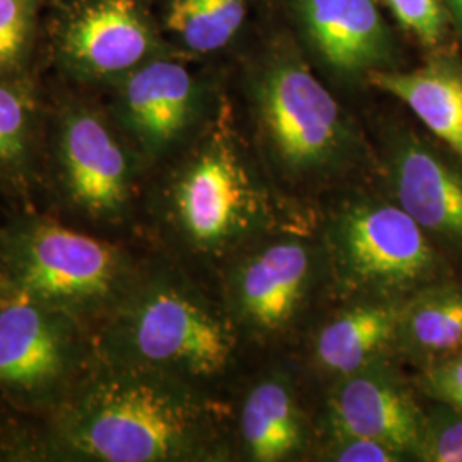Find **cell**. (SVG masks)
Here are the masks:
<instances>
[{"label": "cell", "instance_id": "cell-1", "mask_svg": "<svg viewBox=\"0 0 462 462\" xmlns=\"http://www.w3.org/2000/svg\"><path fill=\"white\" fill-rule=\"evenodd\" d=\"M51 429L53 446L70 459L166 462L219 456L213 413L187 380L108 355L70 385Z\"/></svg>", "mask_w": 462, "mask_h": 462}, {"label": "cell", "instance_id": "cell-2", "mask_svg": "<svg viewBox=\"0 0 462 462\" xmlns=\"http://www.w3.org/2000/svg\"><path fill=\"white\" fill-rule=\"evenodd\" d=\"M106 353L180 379H211L233 360L228 319L189 284L160 276L118 301Z\"/></svg>", "mask_w": 462, "mask_h": 462}, {"label": "cell", "instance_id": "cell-3", "mask_svg": "<svg viewBox=\"0 0 462 462\" xmlns=\"http://www.w3.org/2000/svg\"><path fill=\"white\" fill-rule=\"evenodd\" d=\"M328 250L343 293L404 301L442 281L435 242L396 202L355 199L328 226Z\"/></svg>", "mask_w": 462, "mask_h": 462}, {"label": "cell", "instance_id": "cell-4", "mask_svg": "<svg viewBox=\"0 0 462 462\" xmlns=\"http://www.w3.org/2000/svg\"><path fill=\"white\" fill-rule=\"evenodd\" d=\"M2 274L9 286L78 319L127 291L120 248L50 221L24 223L7 236Z\"/></svg>", "mask_w": 462, "mask_h": 462}, {"label": "cell", "instance_id": "cell-5", "mask_svg": "<svg viewBox=\"0 0 462 462\" xmlns=\"http://www.w3.org/2000/svg\"><path fill=\"white\" fill-rule=\"evenodd\" d=\"M257 114L278 165L293 179L330 175L355 146L339 103L293 59L267 67L255 89Z\"/></svg>", "mask_w": 462, "mask_h": 462}, {"label": "cell", "instance_id": "cell-6", "mask_svg": "<svg viewBox=\"0 0 462 462\" xmlns=\"http://www.w3.org/2000/svg\"><path fill=\"white\" fill-rule=\"evenodd\" d=\"M183 238L200 252H225L267 230L271 199L236 148L217 139L183 166L168 192Z\"/></svg>", "mask_w": 462, "mask_h": 462}, {"label": "cell", "instance_id": "cell-7", "mask_svg": "<svg viewBox=\"0 0 462 462\" xmlns=\"http://www.w3.org/2000/svg\"><path fill=\"white\" fill-rule=\"evenodd\" d=\"M88 358L78 317L5 282L0 295V391L28 404L60 401Z\"/></svg>", "mask_w": 462, "mask_h": 462}, {"label": "cell", "instance_id": "cell-8", "mask_svg": "<svg viewBox=\"0 0 462 462\" xmlns=\"http://www.w3.org/2000/svg\"><path fill=\"white\" fill-rule=\"evenodd\" d=\"M317 278L309 244L284 238L257 248L231 273V309L245 329L265 337L288 329Z\"/></svg>", "mask_w": 462, "mask_h": 462}, {"label": "cell", "instance_id": "cell-9", "mask_svg": "<svg viewBox=\"0 0 462 462\" xmlns=\"http://www.w3.org/2000/svg\"><path fill=\"white\" fill-rule=\"evenodd\" d=\"M332 435H360L416 456L425 413L396 374L377 360L339 377L328 402Z\"/></svg>", "mask_w": 462, "mask_h": 462}, {"label": "cell", "instance_id": "cell-10", "mask_svg": "<svg viewBox=\"0 0 462 462\" xmlns=\"http://www.w3.org/2000/svg\"><path fill=\"white\" fill-rule=\"evenodd\" d=\"M387 185L433 242L462 254V163L414 134H401L389 152Z\"/></svg>", "mask_w": 462, "mask_h": 462}, {"label": "cell", "instance_id": "cell-11", "mask_svg": "<svg viewBox=\"0 0 462 462\" xmlns=\"http://www.w3.org/2000/svg\"><path fill=\"white\" fill-rule=\"evenodd\" d=\"M60 165L70 200L93 217H116L131 199L127 154L99 116L74 110L60 129Z\"/></svg>", "mask_w": 462, "mask_h": 462}, {"label": "cell", "instance_id": "cell-12", "mask_svg": "<svg viewBox=\"0 0 462 462\" xmlns=\"http://www.w3.org/2000/svg\"><path fill=\"white\" fill-rule=\"evenodd\" d=\"M298 16L322 60L341 76H368L393 57V36L375 0H297Z\"/></svg>", "mask_w": 462, "mask_h": 462}, {"label": "cell", "instance_id": "cell-13", "mask_svg": "<svg viewBox=\"0 0 462 462\" xmlns=\"http://www.w3.org/2000/svg\"><path fill=\"white\" fill-rule=\"evenodd\" d=\"M151 47L152 36L135 0H88L62 33L67 60L93 78L131 70Z\"/></svg>", "mask_w": 462, "mask_h": 462}, {"label": "cell", "instance_id": "cell-14", "mask_svg": "<svg viewBox=\"0 0 462 462\" xmlns=\"http://www.w3.org/2000/svg\"><path fill=\"white\" fill-rule=\"evenodd\" d=\"M198 101V84L182 64L154 60L127 78L120 114L144 151L160 154L190 127Z\"/></svg>", "mask_w": 462, "mask_h": 462}, {"label": "cell", "instance_id": "cell-15", "mask_svg": "<svg viewBox=\"0 0 462 462\" xmlns=\"http://www.w3.org/2000/svg\"><path fill=\"white\" fill-rule=\"evenodd\" d=\"M368 83L401 99L462 163V62L448 53L414 70H374Z\"/></svg>", "mask_w": 462, "mask_h": 462}, {"label": "cell", "instance_id": "cell-16", "mask_svg": "<svg viewBox=\"0 0 462 462\" xmlns=\"http://www.w3.org/2000/svg\"><path fill=\"white\" fill-rule=\"evenodd\" d=\"M402 301L358 300L329 320L315 339L317 365L332 375L345 377L382 360L394 346Z\"/></svg>", "mask_w": 462, "mask_h": 462}, {"label": "cell", "instance_id": "cell-17", "mask_svg": "<svg viewBox=\"0 0 462 462\" xmlns=\"http://www.w3.org/2000/svg\"><path fill=\"white\" fill-rule=\"evenodd\" d=\"M240 435L252 461H290L303 450L307 427L290 380L271 375L250 391L240 414Z\"/></svg>", "mask_w": 462, "mask_h": 462}, {"label": "cell", "instance_id": "cell-18", "mask_svg": "<svg viewBox=\"0 0 462 462\" xmlns=\"http://www.w3.org/2000/svg\"><path fill=\"white\" fill-rule=\"evenodd\" d=\"M394 346L425 365L462 351V286L433 282L406 298Z\"/></svg>", "mask_w": 462, "mask_h": 462}, {"label": "cell", "instance_id": "cell-19", "mask_svg": "<svg viewBox=\"0 0 462 462\" xmlns=\"http://www.w3.org/2000/svg\"><path fill=\"white\" fill-rule=\"evenodd\" d=\"M247 16V0H170L166 28L187 49L209 53L223 49Z\"/></svg>", "mask_w": 462, "mask_h": 462}, {"label": "cell", "instance_id": "cell-20", "mask_svg": "<svg viewBox=\"0 0 462 462\" xmlns=\"http://www.w3.org/2000/svg\"><path fill=\"white\" fill-rule=\"evenodd\" d=\"M32 110L16 89L0 84V170L11 171L24 163L30 144Z\"/></svg>", "mask_w": 462, "mask_h": 462}, {"label": "cell", "instance_id": "cell-21", "mask_svg": "<svg viewBox=\"0 0 462 462\" xmlns=\"http://www.w3.org/2000/svg\"><path fill=\"white\" fill-rule=\"evenodd\" d=\"M414 459L427 462H462V413L446 404L425 413L421 440Z\"/></svg>", "mask_w": 462, "mask_h": 462}, {"label": "cell", "instance_id": "cell-22", "mask_svg": "<svg viewBox=\"0 0 462 462\" xmlns=\"http://www.w3.org/2000/svg\"><path fill=\"white\" fill-rule=\"evenodd\" d=\"M404 30L423 45L439 47L446 40L450 19L442 0H383Z\"/></svg>", "mask_w": 462, "mask_h": 462}, {"label": "cell", "instance_id": "cell-23", "mask_svg": "<svg viewBox=\"0 0 462 462\" xmlns=\"http://www.w3.org/2000/svg\"><path fill=\"white\" fill-rule=\"evenodd\" d=\"M36 0H0V72L23 60L33 32Z\"/></svg>", "mask_w": 462, "mask_h": 462}, {"label": "cell", "instance_id": "cell-24", "mask_svg": "<svg viewBox=\"0 0 462 462\" xmlns=\"http://www.w3.org/2000/svg\"><path fill=\"white\" fill-rule=\"evenodd\" d=\"M420 387L437 402L462 413V351L425 365L420 375Z\"/></svg>", "mask_w": 462, "mask_h": 462}, {"label": "cell", "instance_id": "cell-25", "mask_svg": "<svg viewBox=\"0 0 462 462\" xmlns=\"http://www.w3.org/2000/svg\"><path fill=\"white\" fill-rule=\"evenodd\" d=\"M326 459L337 462H396L402 461L393 447L360 435H332V444Z\"/></svg>", "mask_w": 462, "mask_h": 462}, {"label": "cell", "instance_id": "cell-26", "mask_svg": "<svg viewBox=\"0 0 462 462\" xmlns=\"http://www.w3.org/2000/svg\"><path fill=\"white\" fill-rule=\"evenodd\" d=\"M446 5L447 16L454 24L462 43V0H442Z\"/></svg>", "mask_w": 462, "mask_h": 462}, {"label": "cell", "instance_id": "cell-27", "mask_svg": "<svg viewBox=\"0 0 462 462\" xmlns=\"http://www.w3.org/2000/svg\"><path fill=\"white\" fill-rule=\"evenodd\" d=\"M4 288H5V280H4V274H2V271H0V295H2Z\"/></svg>", "mask_w": 462, "mask_h": 462}]
</instances>
